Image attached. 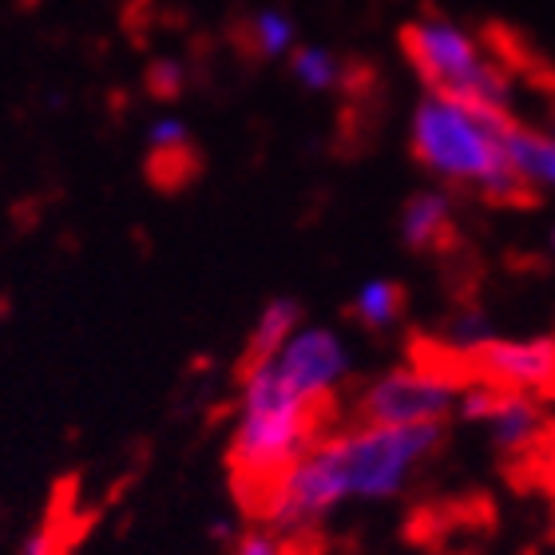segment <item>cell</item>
Here are the masks:
<instances>
[{
	"instance_id": "1",
	"label": "cell",
	"mask_w": 555,
	"mask_h": 555,
	"mask_svg": "<svg viewBox=\"0 0 555 555\" xmlns=\"http://www.w3.org/2000/svg\"><path fill=\"white\" fill-rule=\"evenodd\" d=\"M444 425H349L334 437H318L270 492L258 500L267 528L282 535L310 532L313 524L341 504L389 500L416 476V468L440 449Z\"/></svg>"
},
{
	"instance_id": "2",
	"label": "cell",
	"mask_w": 555,
	"mask_h": 555,
	"mask_svg": "<svg viewBox=\"0 0 555 555\" xmlns=\"http://www.w3.org/2000/svg\"><path fill=\"white\" fill-rule=\"evenodd\" d=\"M516 124L504 112L425 92L413 107L409 143L416 163L444 183L473 186L492 203H516L528 195L508 159V128Z\"/></svg>"
},
{
	"instance_id": "3",
	"label": "cell",
	"mask_w": 555,
	"mask_h": 555,
	"mask_svg": "<svg viewBox=\"0 0 555 555\" xmlns=\"http://www.w3.org/2000/svg\"><path fill=\"white\" fill-rule=\"evenodd\" d=\"M318 425L322 409L301 401L278 377L274 361H246L231 428V468L255 508L278 476L318 440Z\"/></svg>"
},
{
	"instance_id": "4",
	"label": "cell",
	"mask_w": 555,
	"mask_h": 555,
	"mask_svg": "<svg viewBox=\"0 0 555 555\" xmlns=\"http://www.w3.org/2000/svg\"><path fill=\"white\" fill-rule=\"evenodd\" d=\"M401 48H405L409 64L425 83V92L449 95V100H464V104L508 116V68L461 21H452L444 12H425V16H416V21H409L401 28Z\"/></svg>"
},
{
	"instance_id": "5",
	"label": "cell",
	"mask_w": 555,
	"mask_h": 555,
	"mask_svg": "<svg viewBox=\"0 0 555 555\" xmlns=\"http://www.w3.org/2000/svg\"><path fill=\"white\" fill-rule=\"evenodd\" d=\"M464 382L456 370L440 361H413L373 377L358 393V421L361 425H444V416L456 413V397Z\"/></svg>"
},
{
	"instance_id": "6",
	"label": "cell",
	"mask_w": 555,
	"mask_h": 555,
	"mask_svg": "<svg viewBox=\"0 0 555 555\" xmlns=\"http://www.w3.org/2000/svg\"><path fill=\"white\" fill-rule=\"evenodd\" d=\"M278 377L310 405L325 409L334 401V393L349 377V349L346 341L325 330V325H298L294 337L278 349L274 358Z\"/></svg>"
},
{
	"instance_id": "7",
	"label": "cell",
	"mask_w": 555,
	"mask_h": 555,
	"mask_svg": "<svg viewBox=\"0 0 555 555\" xmlns=\"http://www.w3.org/2000/svg\"><path fill=\"white\" fill-rule=\"evenodd\" d=\"M464 370L473 382L504 393H555V337H492Z\"/></svg>"
},
{
	"instance_id": "8",
	"label": "cell",
	"mask_w": 555,
	"mask_h": 555,
	"mask_svg": "<svg viewBox=\"0 0 555 555\" xmlns=\"http://www.w3.org/2000/svg\"><path fill=\"white\" fill-rule=\"evenodd\" d=\"M456 413L473 425H485L492 444L512 452V456L535 452V444L547 433V416L535 397L504 393V389H492V385L480 382L464 385L461 397H456Z\"/></svg>"
},
{
	"instance_id": "9",
	"label": "cell",
	"mask_w": 555,
	"mask_h": 555,
	"mask_svg": "<svg viewBox=\"0 0 555 555\" xmlns=\"http://www.w3.org/2000/svg\"><path fill=\"white\" fill-rule=\"evenodd\" d=\"M452 234V198L444 191H416L401 210V238L413 250H437Z\"/></svg>"
},
{
	"instance_id": "10",
	"label": "cell",
	"mask_w": 555,
	"mask_h": 555,
	"mask_svg": "<svg viewBox=\"0 0 555 555\" xmlns=\"http://www.w3.org/2000/svg\"><path fill=\"white\" fill-rule=\"evenodd\" d=\"M508 159L528 191H532V186L555 191V128L540 131V128L512 124L508 128Z\"/></svg>"
},
{
	"instance_id": "11",
	"label": "cell",
	"mask_w": 555,
	"mask_h": 555,
	"mask_svg": "<svg viewBox=\"0 0 555 555\" xmlns=\"http://www.w3.org/2000/svg\"><path fill=\"white\" fill-rule=\"evenodd\" d=\"M301 325V306L294 298H274L262 306L255 318V330L246 337V361H270L278 349L286 346L294 330Z\"/></svg>"
},
{
	"instance_id": "12",
	"label": "cell",
	"mask_w": 555,
	"mask_h": 555,
	"mask_svg": "<svg viewBox=\"0 0 555 555\" xmlns=\"http://www.w3.org/2000/svg\"><path fill=\"white\" fill-rule=\"evenodd\" d=\"M243 40L246 48L262 60H286L294 48H298V24L294 16L282 9H255L243 24Z\"/></svg>"
},
{
	"instance_id": "13",
	"label": "cell",
	"mask_w": 555,
	"mask_h": 555,
	"mask_svg": "<svg viewBox=\"0 0 555 555\" xmlns=\"http://www.w3.org/2000/svg\"><path fill=\"white\" fill-rule=\"evenodd\" d=\"M401 310H405V289L393 278H370L353 294V318L370 330H389L401 318Z\"/></svg>"
},
{
	"instance_id": "14",
	"label": "cell",
	"mask_w": 555,
	"mask_h": 555,
	"mask_svg": "<svg viewBox=\"0 0 555 555\" xmlns=\"http://www.w3.org/2000/svg\"><path fill=\"white\" fill-rule=\"evenodd\" d=\"M286 60H289V76H294L306 92H330V88H337L341 76H346L337 52L325 44H298Z\"/></svg>"
},
{
	"instance_id": "15",
	"label": "cell",
	"mask_w": 555,
	"mask_h": 555,
	"mask_svg": "<svg viewBox=\"0 0 555 555\" xmlns=\"http://www.w3.org/2000/svg\"><path fill=\"white\" fill-rule=\"evenodd\" d=\"M492 322H488V313L480 310H461L456 318L449 322V334H444V349H449L456 361H468L476 349H485L492 341Z\"/></svg>"
},
{
	"instance_id": "16",
	"label": "cell",
	"mask_w": 555,
	"mask_h": 555,
	"mask_svg": "<svg viewBox=\"0 0 555 555\" xmlns=\"http://www.w3.org/2000/svg\"><path fill=\"white\" fill-rule=\"evenodd\" d=\"M234 555H294L289 552V535L274 532V528H246V532L234 535Z\"/></svg>"
},
{
	"instance_id": "17",
	"label": "cell",
	"mask_w": 555,
	"mask_h": 555,
	"mask_svg": "<svg viewBox=\"0 0 555 555\" xmlns=\"http://www.w3.org/2000/svg\"><path fill=\"white\" fill-rule=\"evenodd\" d=\"M147 143L155 155H186L191 151V131H186L183 119H171V116H163L151 124L147 131Z\"/></svg>"
},
{
	"instance_id": "18",
	"label": "cell",
	"mask_w": 555,
	"mask_h": 555,
	"mask_svg": "<svg viewBox=\"0 0 555 555\" xmlns=\"http://www.w3.org/2000/svg\"><path fill=\"white\" fill-rule=\"evenodd\" d=\"M147 88L151 95H159V100H175V95L186 88V72L179 60H155L147 68Z\"/></svg>"
},
{
	"instance_id": "19",
	"label": "cell",
	"mask_w": 555,
	"mask_h": 555,
	"mask_svg": "<svg viewBox=\"0 0 555 555\" xmlns=\"http://www.w3.org/2000/svg\"><path fill=\"white\" fill-rule=\"evenodd\" d=\"M547 246H552V250H555V227H552V234H547Z\"/></svg>"
}]
</instances>
